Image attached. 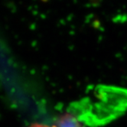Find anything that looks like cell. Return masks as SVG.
<instances>
[{
    "label": "cell",
    "instance_id": "6da1fadb",
    "mask_svg": "<svg viewBox=\"0 0 127 127\" xmlns=\"http://www.w3.org/2000/svg\"><path fill=\"white\" fill-rule=\"evenodd\" d=\"M56 127H84L77 118L69 113L61 115L56 121Z\"/></svg>",
    "mask_w": 127,
    "mask_h": 127
},
{
    "label": "cell",
    "instance_id": "7a4b0ae2",
    "mask_svg": "<svg viewBox=\"0 0 127 127\" xmlns=\"http://www.w3.org/2000/svg\"><path fill=\"white\" fill-rule=\"evenodd\" d=\"M28 127H56L55 126H50L48 125H44V124H38V123H35V124H32Z\"/></svg>",
    "mask_w": 127,
    "mask_h": 127
}]
</instances>
